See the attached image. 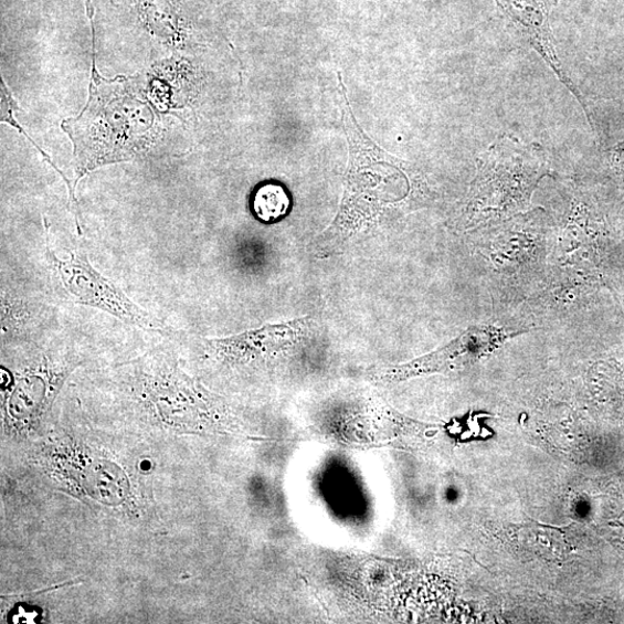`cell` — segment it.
<instances>
[{
  "instance_id": "3",
  "label": "cell",
  "mask_w": 624,
  "mask_h": 624,
  "mask_svg": "<svg viewBox=\"0 0 624 624\" xmlns=\"http://www.w3.org/2000/svg\"><path fill=\"white\" fill-rule=\"evenodd\" d=\"M81 118L64 123L76 142L77 181L98 166L128 160L152 133L155 115L127 89L98 81Z\"/></svg>"
},
{
  "instance_id": "8",
  "label": "cell",
  "mask_w": 624,
  "mask_h": 624,
  "mask_svg": "<svg viewBox=\"0 0 624 624\" xmlns=\"http://www.w3.org/2000/svg\"><path fill=\"white\" fill-rule=\"evenodd\" d=\"M253 210L264 222L278 221L289 210L290 201L286 190L279 184H264L253 197Z\"/></svg>"
},
{
  "instance_id": "9",
  "label": "cell",
  "mask_w": 624,
  "mask_h": 624,
  "mask_svg": "<svg viewBox=\"0 0 624 624\" xmlns=\"http://www.w3.org/2000/svg\"><path fill=\"white\" fill-rule=\"evenodd\" d=\"M612 157L615 163L624 167V140L613 148Z\"/></svg>"
},
{
  "instance_id": "4",
  "label": "cell",
  "mask_w": 624,
  "mask_h": 624,
  "mask_svg": "<svg viewBox=\"0 0 624 624\" xmlns=\"http://www.w3.org/2000/svg\"><path fill=\"white\" fill-rule=\"evenodd\" d=\"M551 233L543 210L522 212L477 230L478 252L501 279H521L544 264Z\"/></svg>"
},
{
  "instance_id": "6",
  "label": "cell",
  "mask_w": 624,
  "mask_h": 624,
  "mask_svg": "<svg viewBox=\"0 0 624 624\" xmlns=\"http://www.w3.org/2000/svg\"><path fill=\"white\" fill-rule=\"evenodd\" d=\"M523 332L493 324H477L437 351L404 364L388 367L378 378L385 383H398L426 374L462 370L490 357Z\"/></svg>"
},
{
  "instance_id": "7",
  "label": "cell",
  "mask_w": 624,
  "mask_h": 624,
  "mask_svg": "<svg viewBox=\"0 0 624 624\" xmlns=\"http://www.w3.org/2000/svg\"><path fill=\"white\" fill-rule=\"evenodd\" d=\"M311 318H298L282 324H267L241 335L204 339L208 352L226 363H248L285 355L304 342L313 330Z\"/></svg>"
},
{
  "instance_id": "5",
  "label": "cell",
  "mask_w": 624,
  "mask_h": 624,
  "mask_svg": "<svg viewBox=\"0 0 624 624\" xmlns=\"http://www.w3.org/2000/svg\"><path fill=\"white\" fill-rule=\"evenodd\" d=\"M45 250L50 266L72 302L103 310L149 332L165 337L174 335L160 319L137 306L127 294L95 269L83 250L71 252L65 260L55 255L47 240Z\"/></svg>"
},
{
  "instance_id": "1",
  "label": "cell",
  "mask_w": 624,
  "mask_h": 624,
  "mask_svg": "<svg viewBox=\"0 0 624 624\" xmlns=\"http://www.w3.org/2000/svg\"><path fill=\"white\" fill-rule=\"evenodd\" d=\"M341 114L349 145L345 194L332 226L313 245L318 256L338 254L345 243L378 222L384 209L404 195L391 192L395 182L410 181L403 161L374 145L360 129L347 103L339 74Z\"/></svg>"
},
{
  "instance_id": "2",
  "label": "cell",
  "mask_w": 624,
  "mask_h": 624,
  "mask_svg": "<svg viewBox=\"0 0 624 624\" xmlns=\"http://www.w3.org/2000/svg\"><path fill=\"white\" fill-rule=\"evenodd\" d=\"M546 173L544 156L538 145H526L507 136L499 138L479 160L459 228L479 230L527 212Z\"/></svg>"
}]
</instances>
